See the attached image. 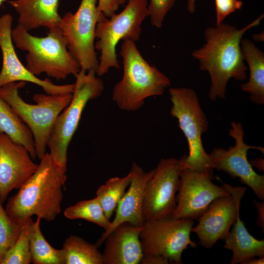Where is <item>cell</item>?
Returning a JSON list of instances; mask_svg holds the SVG:
<instances>
[{
	"mask_svg": "<svg viewBox=\"0 0 264 264\" xmlns=\"http://www.w3.org/2000/svg\"><path fill=\"white\" fill-rule=\"evenodd\" d=\"M264 17V14H261L241 29L222 22L205 29V43L195 49L191 55L198 62L200 70L207 71L209 74L211 85L209 97L211 100L225 98L226 87L230 79L243 81L246 78L247 67L241 42L244 34L259 25Z\"/></svg>",
	"mask_w": 264,
	"mask_h": 264,
	"instance_id": "cell-1",
	"label": "cell"
},
{
	"mask_svg": "<svg viewBox=\"0 0 264 264\" xmlns=\"http://www.w3.org/2000/svg\"><path fill=\"white\" fill-rule=\"evenodd\" d=\"M66 176L58 170L50 154L40 159L35 172L9 198L5 211L11 220L23 224L33 216L53 220L61 212Z\"/></svg>",
	"mask_w": 264,
	"mask_h": 264,
	"instance_id": "cell-2",
	"label": "cell"
},
{
	"mask_svg": "<svg viewBox=\"0 0 264 264\" xmlns=\"http://www.w3.org/2000/svg\"><path fill=\"white\" fill-rule=\"evenodd\" d=\"M122 41L120 54L123 74L113 88L112 99L121 110L133 111L141 109L146 98L163 95L171 82L144 59L135 42Z\"/></svg>",
	"mask_w": 264,
	"mask_h": 264,
	"instance_id": "cell-3",
	"label": "cell"
},
{
	"mask_svg": "<svg viewBox=\"0 0 264 264\" xmlns=\"http://www.w3.org/2000/svg\"><path fill=\"white\" fill-rule=\"evenodd\" d=\"M11 37L16 46L27 53L26 68L37 76L45 73L57 81L80 71L79 64L67 50L68 41L59 26L49 29L45 37L31 35L18 24L12 29Z\"/></svg>",
	"mask_w": 264,
	"mask_h": 264,
	"instance_id": "cell-4",
	"label": "cell"
},
{
	"mask_svg": "<svg viewBox=\"0 0 264 264\" xmlns=\"http://www.w3.org/2000/svg\"><path fill=\"white\" fill-rule=\"evenodd\" d=\"M25 82L7 83L0 88V97L6 101L28 127L32 133L37 157L41 159L46 153L47 143L58 115L71 102L72 93L61 94L37 93L33 100L36 104L25 102L19 89Z\"/></svg>",
	"mask_w": 264,
	"mask_h": 264,
	"instance_id": "cell-5",
	"label": "cell"
},
{
	"mask_svg": "<svg viewBox=\"0 0 264 264\" xmlns=\"http://www.w3.org/2000/svg\"><path fill=\"white\" fill-rule=\"evenodd\" d=\"M81 70L75 77L72 97L68 106L58 115L48 140L47 147L58 170L66 175L67 149L77 129L87 103L99 97L104 89L103 81L96 70Z\"/></svg>",
	"mask_w": 264,
	"mask_h": 264,
	"instance_id": "cell-6",
	"label": "cell"
},
{
	"mask_svg": "<svg viewBox=\"0 0 264 264\" xmlns=\"http://www.w3.org/2000/svg\"><path fill=\"white\" fill-rule=\"evenodd\" d=\"M128 3L119 13L108 18L101 12L97 22L95 48L100 53L96 71L98 76L108 73L110 68H119L116 47L120 41H138L143 21L149 16L147 0H127Z\"/></svg>",
	"mask_w": 264,
	"mask_h": 264,
	"instance_id": "cell-7",
	"label": "cell"
},
{
	"mask_svg": "<svg viewBox=\"0 0 264 264\" xmlns=\"http://www.w3.org/2000/svg\"><path fill=\"white\" fill-rule=\"evenodd\" d=\"M169 94L172 104L171 114L177 119L188 143L189 154L180 158L181 166L198 173L213 172L215 166L201 141L202 134L208 129V121L196 92L185 87L171 88Z\"/></svg>",
	"mask_w": 264,
	"mask_h": 264,
	"instance_id": "cell-8",
	"label": "cell"
},
{
	"mask_svg": "<svg viewBox=\"0 0 264 264\" xmlns=\"http://www.w3.org/2000/svg\"><path fill=\"white\" fill-rule=\"evenodd\" d=\"M194 223L193 220L171 215L145 221L139 235L144 254L166 258L169 264H182L184 250L188 245L197 246L190 237Z\"/></svg>",
	"mask_w": 264,
	"mask_h": 264,
	"instance_id": "cell-9",
	"label": "cell"
},
{
	"mask_svg": "<svg viewBox=\"0 0 264 264\" xmlns=\"http://www.w3.org/2000/svg\"><path fill=\"white\" fill-rule=\"evenodd\" d=\"M97 0H82L75 13L67 12L61 17L59 26L68 41L67 49L79 64L81 70L96 71L99 61L95 52V32L101 12Z\"/></svg>",
	"mask_w": 264,
	"mask_h": 264,
	"instance_id": "cell-10",
	"label": "cell"
},
{
	"mask_svg": "<svg viewBox=\"0 0 264 264\" xmlns=\"http://www.w3.org/2000/svg\"><path fill=\"white\" fill-rule=\"evenodd\" d=\"M179 177L176 206L171 215L175 218L198 219L214 200L231 195L223 184L212 182L213 172L198 173L181 166Z\"/></svg>",
	"mask_w": 264,
	"mask_h": 264,
	"instance_id": "cell-11",
	"label": "cell"
},
{
	"mask_svg": "<svg viewBox=\"0 0 264 264\" xmlns=\"http://www.w3.org/2000/svg\"><path fill=\"white\" fill-rule=\"evenodd\" d=\"M181 167L179 159H160L145 190L142 207L144 221L158 219L174 212Z\"/></svg>",
	"mask_w": 264,
	"mask_h": 264,
	"instance_id": "cell-12",
	"label": "cell"
},
{
	"mask_svg": "<svg viewBox=\"0 0 264 264\" xmlns=\"http://www.w3.org/2000/svg\"><path fill=\"white\" fill-rule=\"evenodd\" d=\"M229 134L235 144L228 150L215 147L209 154L215 169L223 171L231 177H238L242 183L249 187L261 200H264V176L256 173L247 158L251 149H257L264 154V148L250 146L243 140L244 131L241 122H231Z\"/></svg>",
	"mask_w": 264,
	"mask_h": 264,
	"instance_id": "cell-13",
	"label": "cell"
},
{
	"mask_svg": "<svg viewBox=\"0 0 264 264\" xmlns=\"http://www.w3.org/2000/svg\"><path fill=\"white\" fill-rule=\"evenodd\" d=\"M230 195L214 200L198 219V224L191 232L198 239V243L210 249L220 240H224L240 212V203L246 188L223 184Z\"/></svg>",
	"mask_w": 264,
	"mask_h": 264,
	"instance_id": "cell-14",
	"label": "cell"
},
{
	"mask_svg": "<svg viewBox=\"0 0 264 264\" xmlns=\"http://www.w3.org/2000/svg\"><path fill=\"white\" fill-rule=\"evenodd\" d=\"M12 22V17L9 14H5L0 17V48L2 55L0 88L9 83L24 81L40 86L47 94L72 93L74 84L55 85L48 78H38L23 65L16 54L11 37Z\"/></svg>",
	"mask_w": 264,
	"mask_h": 264,
	"instance_id": "cell-15",
	"label": "cell"
},
{
	"mask_svg": "<svg viewBox=\"0 0 264 264\" xmlns=\"http://www.w3.org/2000/svg\"><path fill=\"white\" fill-rule=\"evenodd\" d=\"M34 163L28 151L0 132V199L2 203L13 189H19L35 172Z\"/></svg>",
	"mask_w": 264,
	"mask_h": 264,
	"instance_id": "cell-16",
	"label": "cell"
},
{
	"mask_svg": "<svg viewBox=\"0 0 264 264\" xmlns=\"http://www.w3.org/2000/svg\"><path fill=\"white\" fill-rule=\"evenodd\" d=\"M154 172L155 169L145 172L136 163H132L129 189L117 206L115 216L111 222L110 227L101 234L95 243L98 248L104 242L109 233L122 222H128L136 226H143L145 221L142 215L143 200L147 184Z\"/></svg>",
	"mask_w": 264,
	"mask_h": 264,
	"instance_id": "cell-17",
	"label": "cell"
},
{
	"mask_svg": "<svg viewBox=\"0 0 264 264\" xmlns=\"http://www.w3.org/2000/svg\"><path fill=\"white\" fill-rule=\"evenodd\" d=\"M142 226L128 222L118 225L106 237L104 264H138L144 255L139 239Z\"/></svg>",
	"mask_w": 264,
	"mask_h": 264,
	"instance_id": "cell-18",
	"label": "cell"
},
{
	"mask_svg": "<svg viewBox=\"0 0 264 264\" xmlns=\"http://www.w3.org/2000/svg\"><path fill=\"white\" fill-rule=\"evenodd\" d=\"M59 0H13L9 1L19 15L18 23L27 31L43 26H59Z\"/></svg>",
	"mask_w": 264,
	"mask_h": 264,
	"instance_id": "cell-19",
	"label": "cell"
},
{
	"mask_svg": "<svg viewBox=\"0 0 264 264\" xmlns=\"http://www.w3.org/2000/svg\"><path fill=\"white\" fill-rule=\"evenodd\" d=\"M224 240V247L232 252L230 264H243L253 258L264 257V240H257L249 233L240 212Z\"/></svg>",
	"mask_w": 264,
	"mask_h": 264,
	"instance_id": "cell-20",
	"label": "cell"
},
{
	"mask_svg": "<svg viewBox=\"0 0 264 264\" xmlns=\"http://www.w3.org/2000/svg\"><path fill=\"white\" fill-rule=\"evenodd\" d=\"M241 47L250 71L247 82L241 85L242 90L250 95L257 105L264 104V53L248 39H242Z\"/></svg>",
	"mask_w": 264,
	"mask_h": 264,
	"instance_id": "cell-21",
	"label": "cell"
},
{
	"mask_svg": "<svg viewBox=\"0 0 264 264\" xmlns=\"http://www.w3.org/2000/svg\"><path fill=\"white\" fill-rule=\"evenodd\" d=\"M0 132L7 134L13 141L24 146L32 158L37 157L32 133L28 127L0 97Z\"/></svg>",
	"mask_w": 264,
	"mask_h": 264,
	"instance_id": "cell-22",
	"label": "cell"
},
{
	"mask_svg": "<svg viewBox=\"0 0 264 264\" xmlns=\"http://www.w3.org/2000/svg\"><path fill=\"white\" fill-rule=\"evenodd\" d=\"M41 219L37 217L30 228L29 243L34 264H65L63 249H57L50 245L44 238L41 228Z\"/></svg>",
	"mask_w": 264,
	"mask_h": 264,
	"instance_id": "cell-23",
	"label": "cell"
},
{
	"mask_svg": "<svg viewBox=\"0 0 264 264\" xmlns=\"http://www.w3.org/2000/svg\"><path fill=\"white\" fill-rule=\"evenodd\" d=\"M65 264H104L102 254L95 244L71 235L64 242L62 248Z\"/></svg>",
	"mask_w": 264,
	"mask_h": 264,
	"instance_id": "cell-24",
	"label": "cell"
},
{
	"mask_svg": "<svg viewBox=\"0 0 264 264\" xmlns=\"http://www.w3.org/2000/svg\"><path fill=\"white\" fill-rule=\"evenodd\" d=\"M130 172L123 177H112L104 184L100 185L96 191L98 198L106 218L110 220L113 212L125 193L126 188L131 181Z\"/></svg>",
	"mask_w": 264,
	"mask_h": 264,
	"instance_id": "cell-25",
	"label": "cell"
},
{
	"mask_svg": "<svg viewBox=\"0 0 264 264\" xmlns=\"http://www.w3.org/2000/svg\"><path fill=\"white\" fill-rule=\"evenodd\" d=\"M64 215L70 220L80 219L92 222L105 230L109 229L111 225V222L105 216L97 197L77 202L66 208Z\"/></svg>",
	"mask_w": 264,
	"mask_h": 264,
	"instance_id": "cell-26",
	"label": "cell"
},
{
	"mask_svg": "<svg viewBox=\"0 0 264 264\" xmlns=\"http://www.w3.org/2000/svg\"><path fill=\"white\" fill-rule=\"evenodd\" d=\"M33 221L30 218L22 224L18 240L5 253L0 264H30L32 263L29 238Z\"/></svg>",
	"mask_w": 264,
	"mask_h": 264,
	"instance_id": "cell-27",
	"label": "cell"
},
{
	"mask_svg": "<svg viewBox=\"0 0 264 264\" xmlns=\"http://www.w3.org/2000/svg\"><path fill=\"white\" fill-rule=\"evenodd\" d=\"M2 204L0 199V264L5 253L18 240L22 225L11 220Z\"/></svg>",
	"mask_w": 264,
	"mask_h": 264,
	"instance_id": "cell-28",
	"label": "cell"
},
{
	"mask_svg": "<svg viewBox=\"0 0 264 264\" xmlns=\"http://www.w3.org/2000/svg\"><path fill=\"white\" fill-rule=\"evenodd\" d=\"M176 0H150L148 5L151 24L157 28H160L166 15Z\"/></svg>",
	"mask_w": 264,
	"mask_h": 264,
	"instance_id": "cell-29",
	"label": "cell"
},
{
	"mask_svg": "<svg viewBox=\"0 0 264 264\" xmlns=\"http://www.w3.org/2000/svg\"><path fill=\"white\" fill-rule=\"evenodd\" d=\"M216 11V25L223 22L230 14L240 10L243 6L240 0H215Z\"/></svg>",
	"mask_w": 264,
	"mask_h": 264,
	"instance_id": "cell-30",
	"label": "cell"
},
{
	"mask_svg": "<svg viewBox=\"0 0 264 264\" xmlns=\"http://www.w3.org/2000/svg\"><path fill=\"white\" fill-rule=\"evenodd\" d=\"M118 0H98L97 7L99 11L109 18L115 13L119 6Z\"/></svg>",
	"mask_w": 264,
	"mask_h": 264,
	"instance_id": "cell-31",
	"label": "cell"
},
{
	"mask_svg": "<svg viewBox=\"0 0 264 264\" xmlns=\"http://www.w3.org/2000/svg\"><path fill=\"white\" fill-rule=\"evenodd\" d=\"M140 264H168V260L164 257L153 255L144 254Z\"/></svg>",
	"mask_w": 264,
	"mask_h": 264,
	"instance_id": "cell-32",
	"label": "cell"
},
{
	"mask_svg": "<svg viewBox=\"0 0 264 264\" xmlns=\"http://www.w3.org/2000/svg\"><path fill=\"white\" fill-rule=\"evenodd\" d=\"M257 210L256 224L264 232V202L257 200H252Z\"/></svg>",
	"mask_w": 264,
	"mask_h": 264,
	"instance_id": "cell-33",
	"label": "cell"
},
{
	"mask_svg": "<svg viewBox=\"0 0 264 264\" xmlns=\"http://www.w3.org/2000/svg\"><path fill=\"white\" fill-rule=\"evenodd\" d=\"M250 164L252 167L257 169L260 172L264 170V160L261 157H257L254 159L249 160Z\"/></svg>",
	"mask_w": 264,
	"mask_h": 264,
	"instance_id": "cell-34",
	"label": "cell"
},
{
	"mask_svg": "<svg viewBox=\"0 0 264 264\" xmlns=\"http://www.w3.org/2000/svg\"><path fill=\"white\" fill-rule=\"evenodd\" d=\"M264 263V257H259L258 259L255 257L250 259L243 264H263Z\"/></svg>",
	"mask_w": 264,
	"mask_h": 264,
	"instance_id": "cell-35",
	"label": "cell"
},
{
	"mask_svg": "<svg viewBox=\"0 0 264 264\" xmlns=\"http://www.w3.org/2000/svg\"><path fill=\"white\" fill-rule=\"evenodd\" d=\"M196 0H188L187 1V9L190 14H193L196 12Z\"/></svg>",
	"mask_w": 264,
	"mask_h": 264,
	"instance_id": "cell-36",
	"label": "cell"
},
{
	"mask_svg": "<svg viewBox=\"0 0 264 264\" xmlns=\"http://www.w3.org/2000/svg\"><path fill=\"white\" fill-rule=\"evenodd\" d=\"M253 39L256 42H264V31L259 33H255L252 35Z\"/></svg>",
	"mask_w": 264,
	"mask_h": 264,
	"instance_id": "cell-37",
	"label": "cell"
},
{
	"mask_svg": "<svg viewBox=\"0 0 264 264\" xmlns=\"http://www.w3.org/2000/svg\"><path fill=\"white\" fill-rule=\"evenodd\" d=\"M119 5H123L126 1L127 0H118Z\"/></svg>",
	"mask_w": 264,
	"mask_h": 264,
	"instance_id": "cell-38",
	"label": "cell"
},
{
	"mask_svg": "<svg viewBox=\"0 0 264 264\" xmlns=\"http://www.w3.org/2000/svg\"><path fill=\"white\" fill-rule=\"evenodd\" d=\"M5 0H0V6H1Z\"/></svg>",
	"mask_w": 264,
	"mask_h": 264,
	"instance_id": "cell-39",
	"label": "cell"
}]
</instances>
